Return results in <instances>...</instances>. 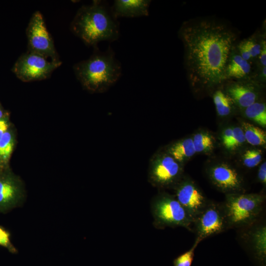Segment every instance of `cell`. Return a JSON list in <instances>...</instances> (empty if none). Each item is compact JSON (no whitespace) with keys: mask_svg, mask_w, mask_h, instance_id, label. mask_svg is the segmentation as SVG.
I'll return each instance as SVG.
<instances>
[{"mask_svg":"<svg viewBox=\"0 0 266 266\" xmlns=\"http://www.w3.org/2000/svg\"><path fill=\"white\" fill-rule=\"evenodd\" d=\"M239 32L229 22L214 16L183 22L178 36L184 47V64L195 91L212 90L223 83L225 67Z\"/></svg>","mask_w":266,"mask_h":266,"instance_id":"obj_1","label":"cell"},{"mask_svg":"<svg viewBox=\"0 0 266 266\" xmlns=\"http://www.w3.org/2000/svg\"><path fill=\"white\" fill-rule=\"evenodd\" d=\"M71 30L86 44L97 47L102 41L112 42L119 37V24L105 1L94 0L77 11Z\"/></svg>","mask_w":266,"mask_h":266,"instance_id":"obj_2","label":"cell"},{"mask_svg":"<svg viewBox=\"0 0 266 266\" xmlns=\"http://www.w3.org/2000/svg\"><path fill=\"white\" fill-rule=\"evenodd\" d=\"M95 49L88 59L75 64L73 70L85 89L94 93H103L120 78L122 67L110 46L104 52H100L98 47Z\"/></svg>","mask_w":266,"mask_h":266,"instance_id":"obj_3","label":"cell"},{"mask_svg":"<svg viewBox=\"0 0 266 266\" xmlns=\"http://www.w3.org/2000/svg\"><path fill=\"white\" fill-rule=\"evenodd\" d=\"M264 197L260 194H228L223 205L228 227L253 223L262 211Z\"/></svg>","mask_w":266,"mask_h":266,"instance_id":"obj_4","label":"cell"},{"mask_svg":"<svg viewBox=\"0 0 266 266\" xmlns=\"http://www.w3.org/2000/svg\"><path fill=\"white\" fill-rule=\"evenodd\" d=\"M151 210L156 227H182L191 230L193 220L175 196L159 194L152 201Z\"/></svg>","mask_w":266,"mask_h":266,"instance_id":"obj_5","label":"cell"},{"mask_svg":"<svg viewBox=\"0 0 266 266\" xmlns=\"http://www.w3.org/2000/svg\"><path fill=\"white\" fill-rule=\"evenodd\" d=\"M182 172L181 164L165 151L159 152L150 159L148 181L158 188L175 186L179 181Z\"/></svg>","mask_w":266,"mask_h":266,"instance_id":"obj_6","label":"cell"},{"mask_svg":"<svg viewBox=\"0 0 266 266\" xmlns=\"http://www.w3.org/2000/svg\"><path fill=\"white\" fill-rule=\"evenodd\" d=\"M61 65L60 60L49 61L43 56L28 51L18 59L13 70L20 80L30 82L47 78Z\"/></svg>","mask_w":266,"mask_h":266,"instance_id":"obj_7","label":"cell"},{"mask_svg":"<svg viewBox=\"0 0 266 266\" xmlns=\"http://www.w3.org/2000/svg\"><path fill=\"white\" fill-rule=\"evenodd\" d=\"M26 33L29 51L54 61H59L54 42L48 32L41 13L35 11L31 17Z\"/></svg>","mask_w":266,"mask_h":266,"instance_id":"obj_8","label":"cell"},{"mask_svg":"<svg viewBox=\"0 0 266 266\" xmlns=\"http://www.w3.org/2000/svg\"><path fill=\"white\" fill-rule=\"evenodd\" d=\"M193 224L197 238L203 239L218 234L229 228L223 206L208 202L205 207L194 219Z\"/></svg>","mask_w":266,"mask_h":266,"instance_id":"obj_9","label":"cell"},{"mask_svg":"<svg viewBox=\"0 0 266 266\" xmlns=\"http://www.w3.org/2000/svg\"><path fill=\"white\" fill-rule=\"evenodd\" d=\"M222 85L226 93L240 110L261 100L262 89L264 85L252 79L227 81Z\"/></svg>","mask_w":266,"mask_h":266,"instance_id":"obj_10","label":"cell"},{"mask_svg":"<svg viewBox=\"0 0 266 266\" xmlns=\"http://www.w3.org/2000/svg\"><path fill=\"white\" fill-rule=\"evenodd\" d=\"M174 187L175 197L194 221L208 203L205 197L191 181H179Z\"/></svg>","mask_w":266,"mask_h":266,"instance_id":"obj_11","label":"cell"},{"mask_svg":"<svg viewBox=\"0 0 266 266\" xmlns=\"http://www.w3.org/2000/svg\"><path fill=\"white\" fill-rule=\"evenodd\" d=\"M24 192L21 181L9 172L0 174V213H6L21 204Z\"/></svg>","mask_w":266,"mask_h":266,"instance_id":"obj_12","label":"cell"},{"mask_svg":"<svg viewBox=\"0 0 266 266\" xmlns=\"http://www.w3.org/2000/svg\"><path fill=\"white\" fill-rule=\"evenodd\" d=\"M209 174L213 183L221 190L228 194L240 193L242 179L237 172L230 166L225 164L214 166L210 168Z\"/></svg>","mask_w":266,"mask_h":266,"instance_id":"obj_13","label":"cell"},{"mask_svg":"<svg viewBox=\"0 0 266 266\" xmlns=\"http://www.w3.org/2000/svg\"><path fill=\"white\" fill-rule=\"evenodd\" d=\"M235 45L232 48L227 61L223 83L227 81L253 79L254 65L241 56Z\"/></svg>","mask_w":266,"mask_h":266,"instance_id":"obj_14","label":"cell"},{"mask_svg":"<svg viewBox=\"0 0 266 266\" xmlns=\"http://www.w3.org/2000/svg\"><path fill=\"white\" fill-rule=\"evenodd\" d=\"M266 40V22L251 36L239 40L235 47L241 56L254 65L260 54L263 42Z\"/></svg>","mask_w":266,"mask_h":266,"instance_id":"obj_15","label":"cell"},{"mask_svg":"<svg viewBox=\"0 0 266 266\" xmlns=\"http://www.w3.org/2000/svg\"><path fill=\"white\" fill-rule=\"evenodd\" d=\"M150 2L148 0H116L110 7L117 19L138 17L149 15Z\"/></svg>","mask_w":266,"mask_h":266,"instance_id":"obj_16","label":"cell"},{"mask_svg":"<svg viewBox=\"0 0 266 266\" xmlns=\"http://www.w3.org/2000/svg\"><path fill=\"white\" fill-rule=\"evenodd\" d=\"M165 151L181 164L196 153L191 138L177 141L169 145Z\"/></svg>","mask_w":266,"mask_h":266,"instance_id":"obj_17","label":"cell"},{"mask_svg":"<svg viewBox=\"0 0 266 266\" xmlns=\"http://www.w3.org/2000/svg\"><path fill=\"white\" fill-rule=\"evenodd\" d=\"M250 232L249 240L251 247L257 259L264 266L266 256V226H259Z\"/></svg>","mask_w":266,"mask_h":266,"instance_id":"obj_18","label":"cell"},{"mask_svg":"<svg viewBox=\"0 0 266 266\" xmlns=\"http://www.w3.org/2000/svg\"><path fill=\"white\" fill-rule=\"evenodd\" d=\"M212 98L216 111L220 116L229 115L237 107L225 91L222 84L212 92Z\"/></svg>","mask_w":266,"mask_h":266,"instance_id":"obj_19","label":"cell"},{"mask_svg":"<svg viewBox=\"0 0 266 266\" xmlns=\"http://www.w3.org/2000/svg\"><path fill=\"white\" fill-rule=\"evenodd\" d=\"M242 129L245 138L249 144L253 146H264L266 143V132L259 127L249 123L243 122Z\"/></svg>","mask_w":266,"mask_h":266,"instance_id":"obj_20","label":"cell"},{"mask_svg":"<svg viewBox=\"0 0 266 266\" xmlns=\"http://www.w3.org/2000/svg\"><path fill=\"white\" fill-rule=\"evenodd\" d=\"M244 115L263 127L266 126V105L262 100L258 101L241 110Z\"/></svg>","mask_w":266,"mask_h":266,"instance_id":"obj_21","label":"cell"},{"mask_svg":"<svg viewBox=\"0 0 266 266\" xmlns=\"http://www.w3.org/2000/svg\"><path fill=\"white\" fill-rule=\"evenodd\" d=\"M14 145L13 136L7 131L0 138V158L5 166L13 152Z\"/></svg>","mask_w":266,"mask_h":266,"instance_id":"obj_22","label":"cell"},{"mask_svg":"<svg viewBox=\"0 0 266 266\" xmlns=\"http://www.w3.org/2000/svg\"><path fill=\"white\" fill-rule=\"evenodd\" d=\"M192 140L196 153L208 152L213 148L214 140L208 133H197L194 135Z\"/></svg>","mask_w":266,"mask_h":266,"instance_id":"obj_23","label":"cell"},{"mask_svg":"<svg viewBox=\"0 0 266 266\" xmlns=\"http://www.w3.org/2000/svg\"><path fill=\"white\" fill-rule=\"evenodd\" d=\"M262 158V153L261 150H247L242 156V162L247 167L252 168L259 164Z\"/></svg>","mask_w":266,"mask_h":266,"instance_id":"obj_24","label":"cell"},{"mask_svg":"<svg viewBox=\"0 0 266 266\" xmlns=\"http://www.w3.org/2000/svg\"><path fill=\"white\" fill-rule=\"evenodd\" d=\"M200 242V241L197 238L190 250L174 260L173 266H191L194 257L195 250Z\"/></svg>","mask_w":266,"mask_h":266,"instance_id":"obj_25","label":"cell"},{"mask_svg":"<svg viewBox=\"0 0 266 266\" xmlns=\"http://www.w3.org/2000/svg\"><path fill=\"white\" fill-rule=\"evenodd\" d=\"M10 237V232L0 225V246L7 249L11 253H17L18 251L12 243Z\"/></svg>","mask_w":266,"mask_h":266,"instance_id":"obj_26","label":"cell"},{"mask_svg":"<svg viewBox=\"0 0 266 266\" xmlns=\"http://www.w3.org/2000/svg\"><path fill=\"white\" fill-rule=\"evenodd\" d=\"M246 141L243 131L241 128H233L232 138L228 148L229 150H234Z\"/></svg>","mask_w":266,"mask_h":266,"instance_id":"obj_27","label":"cell"},{"mask_svg":"<svg viewBox=\"0 0 266 266\" xmlns=\"http://www.w3.org/2000/svg\"><path fill=\"white\" fill-rule=\"evenodd\" d=\"M233 135V128L226 129L222 134V142L224 146L228 149Z\"/></svg>","mask_w":266,"mask_h":266,"instance_id":"obj_28","label":"cell"},{"mask_svg":"<svg viewBox=\"0 0 266 266\" xmlns=\"http://www.w3.org/2000/svg\"><path fill=\"white\" fill-rule=\"evenodd\" d=\"M259 180L263 184L266 182V163L265 162L260 166L258 173Z\"/></svg>","mask_w":266,"mask_h":266,"instance_id":"obj_29","label":"cell"},{"mask_svg":"<svg viewBox=\"0 0 266 266\" xmlns=\"http://www.w3.org/2000/svg\"><path fill=\"white\" fill-rule=\"evenodd\" d=\"M8 124L7 122L3 119H0V138L8 130Z\"/></svg>","mask_w":266,"mask_h":266,"instance_id":"obj_30","label":"cell"},{"mask_svg":"<svg viewBox=\"0 0 266 266\" xmlns=\"http://www.w3.org/2000/svg\"><path fill=\"white\" fill-rule=\"evenodd\" d=\"M6 166L3 164L2 161H1V159L0 158V169H2L4 168Z\"/></svg>","mask_w":266,"mask_h":266,"instance_id":"obj_31","label":"cell"},{"mask_svg":"<svg viewBox=\"0 0 266 266\" xmlns=\"http://www.w3.org/2000/svg\"><path fill=\"white\" fill-rule=\"evenodd\" d=\"M2 116H3V112L0 107V119H2Z\"/></svg>","mask_w":266,"mask_h":266,"instance_id":"obj_32","label":"cell"}]
</instances>
